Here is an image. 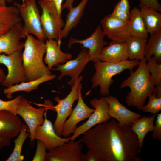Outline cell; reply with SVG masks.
<instances>
[{"instance_id":"cell-9","label":"cell","mask_w":161,"mask_h":161,"mask_svg":"<svg viewBox=\"0 0 161 161\" xmlns=\"http://www.w3.org/2000/svg\"><path fill=\"white\" fill-rule=\"evenodd\" d=\"M53 107L52 106H49L45 105L43 107L36 108L32 106L23 96L21 98L16 113L21 117L27 126L31 142L34 141V135L36 128L44 123L45 118L44 116L45 112Z\"/></svg>"},{"instance_id":"cell-43","label":"cell","mask_w":161,"mask_h":161,"mask_svg":"<svg viewBox=\"0 0 161 161\" xmlns=\"http://www.w3.org/2000/svg\"><path fill=\"white\" fill-rule=\"evenodd\" d=\"M155 90L154 92L157 97H161V84L156 86Z\"/></svg>"},{"instance_id":"cell-40","label":"cell","mask_w":161,"mask_h":161,"mask_svg":"<svg viewBox=\"0 0 161 161\" xmlns=\"http://www.w3.org/2000/svg\"><path fill=\"white\" fill-rule=\"evenodd\" d=\"M53 2L55 5L59 14L61 15V7L63 0H44Z\"/></svg>"},{"instance_id":"cell-28","label":"cell","mask_w":161,"mask_h":161,"mask_svg":"<svg viewBox=\"0 0 161 161\" xmlns=\"http://www.w3.org/2000/svg\"><path fill=\"white\" fill-rule=\"evenodd\" d=\"M147 39L138 38L130 35L125 42L128 58L130 60H140L144 58L145 47Z\"/></svg>"},{"instance_id":"cell-35","label":"cell","mask_w":161,"mask_h":161,"mask_svg":"<svg viewBox=\"0 0 161 161\" xmlns=\"http://www.w3.org/2000/svg\"><path fill=\"white\" fill-rule=\"evenodd\" d=\"M110 15L114 18L124 22H129V14L121 9L117 4Z\"/></svg>"},{"instance_id":"cell-18","label":"cell","mask_w":161,"mask_h":161,"mask_svg":"<svg viewBox=\"0 0 161 161\" xmlns=\"http://www.w3.org/2000/svg\"><path fill=\"white\" fill-rule=\"evenodd\" d=\"M23 25L21 22L0 37L1 53L9 55L24 48V42L20 41Z\"/></svg>"},{"instance_id":"cell-48","label":"cell","mask_w":161,"mask_h":161,"mask_svg":"<svg viewBox=\"0 0 161 161\" xmlns=\"http://www.w3.org/2000/svg\"><path fill=\"white\" fill-rule=\"evenodd\" d=\"M1 52H0V54H1Z\"/></svg>"},{"instance_id":"cell-37","label":"cell","mask_w":161,"mask_h":161,"mask_svg":"<svg viewBox=\"0 0 161 161\" xmlns=\"http://www.w3.org/2000/svg\"><path fill=\"white\" fill-rule=\"evenodd\" d=\"M139 7L145 6L161 12V5L157 0H139Z\"/></svg>"},{"instance_id":"cell-44","label":"cell","mask_w":161,"mask_h":161,"mask_svg":"<svg viewBox=\"0 0 161 161\" xmlns=\"http://www.w3.org/2000/svg\"><path fill=\"white\" fill-rule=\"evenodd\" d=\"M5 77L6 75L3 70L1 69L0 68V85L4 81Z\"/></svg>"},{"instance_id":"cell-1","label":"cell","mask_w":161,"mask_h":161,"mask_svg":"<svg viewBox=\"0 0 161 161\" xmlns=\"http://www.w3.org/2000/svg\"><path fill=\"white\" fill-rule=\"evenodd\" d=\"M81 142L90 149L98 161H142L137 137L130 126L114 119L97 125L84 133Z\"/></svg>"},{"instance_id":"cell-42","label":"cell","mask_w":161,"mask_h":161,"mask_svg":"<svg viewBox=\"0 0 161 161\" xmlns=\"http://www.w3.org/2000/svg\"><path fill=\"white\" fill-rule=\"evenodd\" d=\"M10 144V140L0 137V151L3 148L9 146Z\"/></svg>"},{"instance_id":"cell-33","label":"cell","mask_w":161,"mask_h":161,"mask_svg":"<svg viewBox=\"0 0 161 161\" xmlns=\"http://www.w3.org/2000/svg\"><path fill=\"white\" fill-rule=\"evenodd\" d=\"M22 96V95H19L13 100L8 101H4L0 99V111H9L16 114L18 105Z\"/></svg>"},{"instance_id":"cell-29","label":"cell","mask_w":161,"mask_h":161,"mask_svg":"<svg viewBox=\"0 0 161 161\" xmlns=\"http://www.w3.org/2000/svg\"><path fill=\"white\" fill-rule=\"evenodd\" d=\"M158 63H161V30L151 34L146 44L144 58L147 61L152 55Z\"/></svg>"},{"instance_id":"cell-24","label":"cell","mask_w":161,"mask_h":161,"mask_svg":"<svg viewBox=\"0 0 161 161\" xmlns=\"http://www.w3.org/2000/svg\"><path fill=\"white\" fill-rule=\"evenodd\" d=\"M56 77V75L54 74L45 75L34 80L21 82L7 87L4 90L3 92L7 98L10 100L12 98V94L15 92L24 91L29 93L37 89L41 83L52 80Z\"/></svg>"},{"instance_id":"cell-38","label":"cell","mask_w":161,"mask_h":161,"mask_svg":"<svg viewBox=\"0 0 161 161\" xmlns=\"http://www.w3.org/2000/svg\"><path fill=\"white\" fill-rule=\"evenodd\" d=\"M117 4L121 9L129 14L130 6L128 0H120Z\"/></svg>"},{"instance_id":"cell-16","label":"cell","mask_w":161,"mask_h":161,"mask_svg":"<svg viewBox=\"0 0 161 161\" xmlns=\"http://www.w3.org/2000/svg\"><path fill=\"white\" fill-rule=\"evenodd\" d=\"M46 111L44 113V123L42 125L38 126L36 128L34 139L41 140L49 151L69 142L70 137L62 138L56 134L52 122L47 118Z\"/></svg>"},{"instance_id":"cell-12","label":"cell","mask_w":161,"mask_h":161,"mask_svg":"<svg viewBox=\"0 0 161 161\" xmlns=\"http://www.w3.org/2000/svg\"><path fill=\"white\" fill-rule=\"evenodd\" d=\"M105 35L100 25H98L93 33L88 38L83 39H78L71 37L68 44V47L71 48L72 45L78 44L82 48L89 50L90 61L94 63L100 61L99 57L103 48L108 43L104 40Z\"/></svg>"},{"instance_id":"cell-27","label":"cell","mask_w":161,"mask_h":161,"mask_svg":"<svg viewBox=\"0 0 161 161\" xmlns=\"http://www.w3.org/2000/svg\"><path fill=\"white\" fill-rule=\"evenodd\" d=\"M129 21V31L131 35L147 39L148 33L143 20L140 9L134 7L130 11Z\"/></svg>"},{"instance_id":"cell-14","label":"cell","mask_w":161,"mask_h":161,"mask_svg":"<svg viewBox=\"0 0 161 161\" xmlns=\"http://www.w3.org/2000/svg\"><path fill=\"white\" fill-rule=\"evenodd\" d=\"M81 89L79 91L76 106L63 124L61 136L64 137H68L70 134H73L78 127V123L88 118L94 111V109L90 108L84 102L82 96Z\"/></svg>"},{"instance_id":"cell-31","label":"cell","mask_w":161,"mask_h":161,"mask_svg":"<svg viewBox=\"0 0 161 161\" xmlns=\"http://www.w3.org/2000/svg\"><path fill=\"white\" fill-rule=\"evenodd\" d=\"M147 61V67L151 74L154 86L161 84V63H157L154 57H152Z\"/></svg>"},{"instance_id":"cell-25","label":"cell","mask_w":161,"mask_h":161,"mask_svg":"<svg viewBox=\"0 0 161 161\" xmlns=\"http://www.w3.org/2000/svg\"><path fill=\"white\" fill-rule=\"evenodd\" d=\"M89 0H82L76 7H72L66 16L64 25L61 30L60 38L61 40L66 38L70 32L75 27L80 21L83 14L85 7Z\"/></svg>"},{"instance_id":"cell-17","label":"cell","mask_w":161,"mask_h":161,"mask_svg":"<svg viewBox=\"0 0 161 161\" xmlns=\"http://www.w3.org/2000/svg\"><path fill=\"white\" fill-rule=\"evenodd\" d=\"M105 98L109 105V114L111 118L116 119L122 125L130 126L141 115L127 109L115 97L109 95Z\"/></svg>"},{"instance_id":"cell-20","label":"cell","mask_w":161,"mask_h":161,"mask_svg":"<svg viewBox=\"0 0 161 161\" xmlns=\"http://www.w3.org/2000/svg\"><path fill=\"white\" fill-rule=\"evenodd\" d=\"M45 45V55L44 61L50 70L54 67L64 64L72 58V54L64 53L61 51L55 40L47 39Z\"/></svg>"},{"instance_id":"cell-41","label":"cell","mask_w":161,"mask_h":161,"mask_svg":"<svg viewBox=\"0 0 161 161\" xmlns=\"http://www.w3.org/2000/svg\"><path fill=\"white\" fill-rule=\"evenodd\" d=\"M74 1L75 0H66L64 4L62 5V10L65 9L68 10H69L73 7V4Z\"/></svg>"},{"instance_id":"cell-4","label":"cell","mask_w":161,"mask_h":161,"mask_svg":"<svg viewBox=\"0 0 161 161\" xmlns=\"http://www.w3.org/2000/svg\"><path fill=\"white\" fill-rule=\"evenodd\" d=\"M140 61L128 59L117 62L100 61L94 63L95 72L91 79L92 88L99 86L101 95L103 96L109 95V88L114 81L113 77L126 69L132 70L139 65Z\"/></svg>"},{"instance_id":"cell-47","label":"cell","mask_w":161,"mask_h":161,"mask_svg":"<svg viewBox=\"0 0 161 161\" xmlns=\"http://www.w3.org/2000/svg\"><path fill=\"white\" fill-rule=\"evenodd\" d=\"M21 0L22 1H24V0Z\"/></svg>"},{"instance_id":"cell-13","label":"cell","mask_w":161,"mask_h":161,"mask_svg":"<svg viewBox=\"0 0 161 161\" xmlns=\"http://www.w3.org/2000/svg\"><path fill=\"white\" fill-rule=\"evenodd\" d=\"M80 140L69 141L47 153L45 161H84Z\"/></svg>"},{"instance_id":"cell-19","label":"cell","mask_w":161,"mask_h":161,"mask_svg":"<svg viewBox=\"0 0 161 161\" xmlns=\"http://www.w3.org/2000/svg\"><path fill=\"white\" fill-rule=\"evenodd\" d=\"M22 122L18 114L10 111H0V137L10 140L19 134Z\"/></svg>"},{"instance_id":"cell-22","label":"cell","mask_w":161,"mask_h":161,"mask_svg":"<svg viewBox=\"0 0 161 161\" xmlns=\"http://www.w3.org/2000/svg\"><path fill=\"white\" fill-rule=\"evenodd\" d=\"M21 18L17 7H0V37L21 22Z\"/></svg>"},{"instance_id":"cell-21","label":"cell","mask_w":161,"mask_h":161,"mask_svg":"<svg viewBox=\"0 0 161 161\" xmlns=\"http://www.w3.org/2000/svg\"><path fill=\"white\" fill-rule=\"evenodd\" d=\"M99 59L100 61L117 62L128 59L126 43L112 41L102 49Z\"/></svg>"},{"instance_id":"cell-5","label":"cell","mask_w":161,"mask_h":161,"mask_svg":"<svg viewBox=\"0 0 161 161\" xmlns=\"http://www.w3.org/2000/svg\"><path fill=\"white\" fill-rule=\"evenodd\" d=\"M13 5L18 8L24 21L21 32L22 38H26L28 35H33L38 39L44 41L46 38L42 29L41 15L36 0H24L21 4L14 1Z\"/></svg>"},{"instance_id":"cell-32","label":"cell","mask_w":161,"mask_h":161,"mask_svg":"<svg viewBox=\"0 0 161 161\" xmlns=\"http://www.w3.org/2000/svg\"><path fill=\"white\" fill-rule=\"evenodd\" d=\"M149 101L147 104L143 107L144 112H148L156 114L161 110V97H157L154 92L148 96Z\"/></svg>"},{"instance_id":"cell-36","label":"cell","mask_w":161,"mask_h":161,"mask_svg":"<svg viewBox=\"0 0 161 161\" xmlns=\"http://www.w3.org/2000/svg\"><path fill=\"white\" fill-rule=\"evenodd\" d=\"M152 134V138L154 139L161 140V113H158Z\"/></svg>"},{"instance_id":"cell-10","label":"cell","mask_w":161,"mask_h":161,"mask_svg":"<svg viewBox=\"0 0 161 161\" xmlns=\"http://www.w3.org/2000/svg\"><path fill=\"white\" fill-rule=\"evenodd\" d=\"M90 103L94 108V111L86 122L77 127L70 137V141L75 140L80 135L95 126L110 120L111 118L108 113L109 105L105 97H102L99 99L95 98L90 100Z\"/></svg>"},{"instance_id":"cell-30","label":"cell","mask_w":161,"mask_h":161,"mask_svg":"<svg viewBox=\"0 0 161 161\" xmlns=\"http://www.w3.org/2000/svg\"><path fill=\"white\" fill-rule=\"evenodd\" d=\"M28 128L26 124H22L18 137L13 140L14 147L13 151L6 161H23L24 160V157L21 153L24 141L30 136V133L27 132Z\"/></svg>"},{"instance_id":"cell-45","label":"cell","mask_w":161,"mask_h":161,"mask_svg":"<svg viewBox=\"0 0 161 161\" xmlns=\"http://www.w3.org/2000/svg\"><path fill=\"white\" fill-rule=\"evenodd\" d=\"M5 0H0V7L6 6Z\"/></svg>"},{"instance_id":"cell-6","label":"cell","mask_w":161,"mask_h":161,"mask_svg":"<svg viewBox=\"0 0 161 161\" xmlns=\"http://www.w3.org/2000/svg\"><path fill=\"white\" fill-rule=\"evenodd\" d=\"M38 3L42 9L41 21L46 38L55 40L60 47L61 28L65 24L62 15L59 14L53 2L39 0Z\"/></svg>"},{"instance_id":"cell-26","label":"cell","mask_w":161,"mask_h":161,"mask_svg":"<svg viewBox=\"0 0 161 161\" xmlns=\"http://www.w3.org/2000/svg\"><path fill=\"white\" fill-rule=\"evenodd\" d=\"M141 16L148 32L150 34L161 30V14L148 7H140Z\"/></svg>"},{"instance_id":"cell-11","label":"cell","mask_w":161,"mask_h":161,"mask_svg":"<svg viewBox=\"0 0 161 161\" xmlns=\"http://www.w3.org/2000/svg\"><path fill=\"white\" fill-rule=\"evenodd\" d=\"M89 61V50L86 48H83L75 58L68 60L64 64H59L53 67L52 69L60 72V74L58 77V80L65 76L70 77L71 79L68 83L71 87Z\"/></svg>"},{"instance_id":"cell-39","label":"cell","mask_w":161,"mask_h":161,"mask_svg":"<svg viewBox=\"0 0 161 161\" xmlns=\"http://www.w3.org/2000/svg\"><path fill=\"white\" fill-rule=\"evenodd\" d=\"M84 161H98L94 154L89 149L86 154H84Z\"/></svg>"},{"instance_id":"cell-2","label":"cell","mask_w":161,"mask_h":161,"mask_svg":"<svg viewBox=\"0 0 161 161\" xmlns=\"http://www.w3.org/2000/svg\"><path fill=\"white\" fill-rule=\"evenodd\" d=\"M145 58L140 60L137 69L134 72L130 71V75L123 80L120 87H129V91L126 102L129 106L134 107L142 110L149 96L154 92L155 87L146 65Z\"/></svg>"},{"instance_id":"cell-46","label":"cell","mask_w":161,"mask_h":161,"mask_svg":"<svg viewBox=\"0 0 161 161\" xmlns=\"http://www.w3.org/2000/svg\"><path fill=\"white\" fill-rule=\"evenodd\" d=\"M6 2L8 3H11L13 1V0H5Z\"/></svg>"},{"instance_id":"cell-8","label":"cell","mask_w":161,"mask_h":161,"mask_svg":"<svg viewBox=\"0 0 161 161\" xmlns=\"http://www.w3.org/2000/svg\"><path fill=\"white\" fill-rule=\"evenodd\" d=\"M22 49L9 55L0 54V64L7 68L8 73L1 85L6 87L28 81L23 64Z\"/></svg>"},{"instance_id":"cell-15","label":"cell","mask_w":161,"mask_h":161,"mask_svg":"<svg viewBox=\"0 0 161 161\" xmlns=\"http://www.w3.org/2000/svg\"><path fill=\"white\" fill-rule=\"evenodd\" d=\"M100 24L105 35L112 41L125 42L131 35L129 22L118 20L110 14L104 17L101 21Z\"/></svg>"},{"instance_id":"cell-7","label":"cell","mask_w":161,"mask_h":161,"mask_svg":"<svg viewBox=\"0 0 161 161\" xmlns=\"http://www.w3.org/2000/svg\"><path fill=\"white\" fill-rule=\"evenodd\" d=\"M83 78V76L80 75L71 87L70 92L65 98L60 99L57 96L54 97V100L57 102V104L53 107L57 113L53 127L56 134L59 137H61L62 129L64 122L72 112L73 103L78 99L79 91L82 88L81 82Z\"/></svg>"},{"instance_id":"cell-3","label":"cell","mask_w":161,"mask_h":161,"mask_svg":"<svg viewBox=\"0 0 161 161\" xmlns=\"http://www.w3.org/2000/svg\"><path fill=\"white\" fill-rule=\"evenodd\" d=\"M26 38L22 52V61L28 81L51 74L43 59L46 52L45 43L32 35H28Z\"/></svg>"},{"instance_id":"cell-34","label":"cell","mask_w":161,"mask_h":161,"mask_svg":"<svg viewBox=\"0 0 161 161\" xmlns=\"http://www.w3.org/2000/svg\"><path fill=\"white\" fill-rule=\"evenodd\" d=\"M47 148L40 140H37L36 149L32 161H45L47 152Z\"/></svg>"},{"instance_id":"cell-23","label":"cell","mask_w":161,"mask_h":161,"mask_svg":"<svg viewBox=\"0 0 161 161\" xmlns=\"http://www.w3.org/2000/svg\"><path fill=\"white\" fill-rule=\"evenodd\" d=\"M156 114L151 116L141 117L134 122L130 126L131 129L137 136L140 153L143 146V142L146 134L152 132L154 128V121Z\"/></svg>"}]
</instances>
